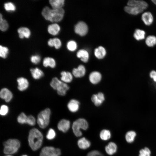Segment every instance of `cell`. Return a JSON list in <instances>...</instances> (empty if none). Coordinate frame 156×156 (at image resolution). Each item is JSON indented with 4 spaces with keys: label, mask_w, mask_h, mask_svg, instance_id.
I'll list each match as a JSON object with an SVG mask.
<instances>
[{
    "label": "cell",
    "mask_w": 156,
    "mask_h": 156,
    "mask_svg": "<svg viewBox=\"0 0 156 156\" xmlns=\"http://www.w3.org/2000/svg\"><path fill=\"white\" fill-rule=\"evenodd\" d=\"M74 29L76 34L80 36H83L87 33L88 28L87 25L85 22L80 21L75 25Z\"/></svg>",
    "instance_id": "obj_8"
},
{
    "label": "cell",
    "mask_w": 156,
    "mask_h": 156,
    "mask_svg": "<svg viewBox=\"0 0 156 156\" xmlns=\"http://www.w3.org/2000/svg\"><path fill=\"white\" fill-rule=\"evenodd\" d=\"M141 19L144 24L147 26L151 25L153 21V16L149 12H146L142 14Z\"/></svg>",
    "instance_id": "obj_13"
},
{
    "label": "cell",
    "mask_w": 156,
    "mask_h": 156,
    "mask_svg": "<svg viewBox=\"0 0 156 156\" xmlns=\"http://www.w3.org/2000/svg\"><path fill=\"white\" fill-rule=\"evenodd\" d=\"M8 53V48L1 45L0 46V56L3 58H5L7 56Z\"/></svg>",
    "instance_id": "obj_38"
},
{
    "label": "cell",
    "mask_w": 156,
    "mask_h": 156,
    "mask_svg": "<svg viewBox=\"0 0 156 156\" xmlns=\"http://www.w3.org/2000/svg\"><path fill=\"white\" fill-rule=\"evenodd\" d=\"M5 156H13L11 155H5Z\"/></svg>",
    "instance_id": "obj_47"
},
{
    "label": "cell",
    "mask_w": 156,
    "mask_h": 156,
    "mask_svg": "<svg viewBox=\"0 0 156 156\" xmlns=\"http://www.w3.org/2000/svg\"><path fill=\"white\" fill-rule=\"evenodd\" d=\"M51 110L49 108H46L41 111L38 114L37 123L39 127L44 129L48 125L51 115Z\"/></svg>",
    "instance_id": "obj_6"
},
{
    "label": "cell",
    "mask_w": 156,
    "mask_h": 156,
    "mask_svg": "<svg viewBox=\"0 0 156 156\" xmlns=\"http://www.w3.org/2000/svg\"><path fill=\"white\" fill-rule=\"evenodd\" d=\"M70 125V121L65 119L61 120L58 122L57 127L60 131L66 133L69 129Z\"/></svg>",
    "instance_id": "obj_10"
},
{
    "label": "cell",
    "mask_w": 156,
    "mask_h": 156,
    "mask_svg": "<svg viewBox=\"0 0 156 156\" xmlns=\"http://www.w3.org/2000/svg\"><path fill=\"white\" fill-rule=\"evenodd\" d=\"M61 154V150L59 148L46 146L41 149L40 156H60Z\"/></svg>",
    "instance_id": "obj_7"
},
{
    "label": "cell",
    "mask_w": 156,
    "mask_h": 156,
    "mask_svg": "<svg viewBox=\"0 0 156 156\" xmlns=\"http://www.w3.org/2000/svg\"><path fill=\"white\" fill-rule=\"evenodd\" d=\"M64 10L62 8L51 9L48 6L44 7L42 12V14L44 18L52 22L60 21L63 19Z\"/></svg>",
    "instance_id": "obj_1"
},
{
    "label": "cell",
    "mask_w": 156,
    "mask_h": 156,
    "mask_svg": "<svg viewBox=\"0 0 156 156\" xmlns=\"http://www.w3.org/2000/svg\"><path fill=\"white\" fill-rule=\"evenodd\" d=\"M77 144L80 149L85 150L90 147L91 145V143L85 137H82L78 140Z\"/></svg>",
    "instance_id": "obj_19"
},
{
    "label": "cell",
    "mask_w": 156,
    "mask_h": 156,
    "mask_svg": "<svg viewBox=\"0 0 156 156\" xmlns=\"http://www.w3.org/2000/svg\"><path fill=\"white\" fill-rule=\"evenodd\" d=\"M17 31L18 33L19 36L21 38H23L24 37L28 38L30 37L31 34L29 29L25 27H20L18 29Z\"/></svg>",
    "instance_id": "obj_21"
},
{
    "label": "cell",
    "mask_w": 156,
    "mask_h": 156,
    "mask_svg": "<svg viewBox=\"0 0 156 156\" xmlns=\"http://www.w3.org/2000/svg\"><path fill=\"white\" fill-rule=\"evenodd\" d=\"M127 5L135 7L144 10L147 8L148 4L143 0H131L128 1Z\"/></svg>",
    "instance_id": "obj_9"
},
{
    "label": "cell",
    "mask_w": 156,
    "mask_h": 156,
    "mask_svg": "<svg viewBox=\"0 0 156 156\" xmlns=\"http://www.w3.org/2000/svg\"><path fill=\"white\" fill-rule=\"evenodd\" d=\"M3 153L6 155H12L16 153L20 147V141L15 139H10L5 142Z\"/></svg>",
    "instance_id": "obj_3"
},
{
    "label": "cell",
    "mask_w": 156,
    "mask_h": 156,
    "mask_svg": "<svg viewBox=\"0 0 156 156\" xmlns=\"http://www.w3.org/2000/svg\"><path fill=\"white\" fill-rule=\"evenodd\" d=\"M146 44L150 47H152L156 44V37L153 35L147 36L145 41Z\"/></svg>",
    "instance_id": "obj_33"
},
{
    "label": "cell",
    "mask_w": 156,
    "mask_h": 156,
    "mask_svg": "<svg viewBox=\"0 0 156 156\" xmlns=\"http://www.w3.org/2000/svg\"><path fill=\"white\" fill-rule=\"evenodd\" d=\"M150 76L153 79V81L156 82V71L153 70L151 71L150 73Z\"/></svg>",
    "instance_id": "obj_45"
},
{
    "label": "cell",
    "mask_w": 156,
    "mask_h": 156,
    "mask_svg": "<svg viewBox=\"0 0 156 156\" xmlns=\"http://www.w3.org/2000/svg\"><path fill=\"white\" fill-rule=\"evenodd\" d=\"M145 31L140 29H136L134 31L133 36L135 39L139 41L144 39L145 36Z\"/></svg>",
    "instance_id": "obj_27"
},
{
    "label": "cell",
    "mask_w": 156,
    "mask_h": 156,
    "mask_svg": "<svg viewBox=\"0 0 156 156\" xmlns=\"http://www.w3.org/2000/svg\"><path fill=\"white\" fill-rule=\"evenodd\" d=\"M27 116L24 113H21L18 116L17 120L21 124H27Z\"/></svg>",
    "instance_id": "obj_35"
},
{
    "label": "cell",
    "mask_w": 156,
    "mask_h": 156,
    "mask_svg": "<svg viewBox=\"0 0 156 156\" xmlns=\"http://www.w3.org/2000/svg\"><path fill=\"white\" fill-rule=\"evenodd\" d=\"M60 28L59 25L56 23H53L48 26L47 30L48 32L53 35L57 34L60 30Z\"/></svg>",
    "instance_id": "obj_22"
},
{
    "label": "cell",
    "mask_w": 156,
    "mask_h": 156,
    "mask_svg": "<svg viewBox=\"0 0 156 156\" xmlns=\"http://www.w3.org/2000/svg\"><path fill=\"white\" fill-rule=\"evenodd\" d=\"M61 79L62 81L65 83H70L73 79V75L70 72L62 71L61 73Z\"/></svg>",
    "instance_id": "obj_25"
},
{
    "label": "cell",
    "mask_w": 156,
    "mask_h": 156,
    "mask_svg": "<svg viewBox=\"0 0 156 156\" xmlns=\"http://www.w3.org/2000/svg\"><path fill=\"white\" fill-rule=\"evenodd\" d=\"M55 136L56 133L55 130L52 128H50L48 130L46 137L47 139L52 140L55 138Z\"/></svg>",
    "instance_id": "obj_40"
},
{
    "label": "cell",
    "mask_w": 156,
    "mask_h": 156,
    "mask_svg": "<svg viewBox=\"0 0 156 156\" xmlns=\"http://www.w3.org/2000/svg\"><path fill=\"white\" fill-rule=\"evenodd\" d=\"M101 77V75L99 72L94 71L90 74L89 76V80L92 83L96 84L100 81Z\"/></svg>",
    "instance_id": "obj_15"
},
{
    "label": "cell",
    "mask_w": 156,
    "mask_h": 156,
    "mask_svg": "<svg viewBox=\"0 0 156 156\" xmlns=\"http://www.w3.org/2000/svg\"><path fill=\"white\" fill-rule=\"evenodd\" d=\"M8 27V23L5 19L3 18L2 15L0 14V29L2 31H5L7 30Z\"/></svg>",
    "instance_id": "obj_34"
},
{
    "label": "cell",
    "mask_w": 156,
    "mask_h": 156,
    "mask_svg": "<svg viewBox=\"0 0 156 156\" xmlns=\"http://www.w3.org/2000/svg\"><path fill=\"white\" fill-rule=\"evenodd\" d=\"M43 135L38 129L33 128L30 130L28 137L29 144L31 149L36 151L41 146Z\"/></svg>",
    "instance_id": "obj_2"
},
{
    "label": "cell",
    "mask_w": 156,
    "mask_h": 156,
    "mask_svg": "<svg viewBox=\"0 0 156 156\" xmlns=\"http://www.w3.org/2000/svg\"><path fill=\"white\" fill-rule=\"evenodd\" d=\"M85 73L86 69L85 67L82 65H79L77 68H74L72 70L73 75L77 78L83 77Z\"/></svg>",
    "instance_id": "obj_16"
},
{
    "label": "cell",
    "mask_w": 156,
    "mask_h": 156,
    "mask_svg": "<svg viewBox=\"0 0 156 156\" xmlns=\"http://www.w3.org/2000/svg\"><path fill=\"white\" fill-rule=\"evenodd\" d=\"M49 3L52 9H57L62 8L64 3V0H50Z\"/></svg>",
    "instance_id": "obj_29"
},
{
    "label": "cell",
    "mask_w": 156,
    "mask_h": 156,
    "mask_svg": "<svg viewBox=\"0 0 156 156\" xmlns=\"http://www.w3.org/2000/svg\"><path fill=\"white\" fill-rule=\"evenodd\" d=\"M87 156H104L99 151L97 150H93L89 152Z\"/></svg>",
    "instance_id": "obj_44"
},
{
    "label": "cell",
    "mask_w": 156,
    "mask_h": 156,
    "mask_svg": "<svg viewBox=\"0 0 156 156\" xmlns=\"http://www.w3.org/2000/svg\"><path fill=\"white\" fill-rule=\"evenodd\" d=\"M105 100L104 94L101 92H99L97 94L92 95L91 97V100L97 106L101 105Z\"/></svg>",
    "instance_id": "obj_11"
},
{
    "label": "cell",
    "mask_w": 156,
    "mask_h": 156,
    "mask_svg": "<svg viewBox=\"0 0 156 156\" xmlns=\"http://www.w3.org/2000/svg\"><path fill=\"white\" fill-rule=\"evenodd\" d=\"M50 85L54 89L57 91L58 94L61 96L65 95L69 89L66 83L60 80L56 77L53 78Z\"/></svg>",
    "instance_id": "obj_5"
},
{
    "label": "cell",
    "mask_w": 156,
    "mask_h": 156,
    "mask_svg": "<svg viewBox=\"0 0 156 156\" xmlns=\"http://www.w3.org/2000/svg\"><path fill=\"white\" fill-rule=\"evenodd\" d=\"M30 71L32 77L35 79H39L44 75L43 71L38 68H31Z\"/></svg>",
    "instance_id": "obj_26"
},
{
    "label": "cell",
    "mask_w": 156,
    "mask_h": 156,
    "mask_svg": "<svg viewBox=\"0 0 156 156\" xmlns=\"http://www.w3.org/2000/svg\"><path fill=\"white\" fill-rule=\"evenodd\" d=\"M151 1L153 3L156 5V0H152Z\"/></svg>",
    "instance_id": "obj_46"
},
{
    "label": "cell",
    "mask_w": 156,
    "mask_h": 156,
    "mask_svg": "<svg viewBox=\"0 0 156 156\" xmlns=\"http://www.w3.org/2000/svg\"><path fill=\"white\" fill-rule=\"evenodd\" d=\"M100 139L103 141H107L111 138V134L110 131L107 129H103L99 133Z\"/></svg>",
    "instance_id": "obj_31"
},
{
    "label": "cell",
    "mask_w": 156,
    "mask_h": 156,
    "mask_svg": "<svg viewBox=\"0 0 156 156\" xmlns=\"http://www.w3.org/2000/svg\"><path fill=\"white\" fill-rule=\"evenodd\" d=\"M117 150V145L113 142H110L105 147L106 153L108 155H112L115 153Z\"/></svg>",
    "instance_id": "obj_14"
},
{
    "label": "cell",
    "mask_w": 156,
    "mask_h": 156,
    "mask_svg": "<svg viewBox=\"0 0 156 156\" xmlns=\"http://www.w3.org/2000/svg\"><path fill=\"white\" fill-rule=\"evenodd\" d=\"M67 47L69 50L73 51L77 49V44L75 41L73 40H70L68 42Z\"/></svg>",
    "instance_id": "obj_37"
},
{
    "label": "cell",
    "mask_w": 156,
    "mask_h": 156,
    "mask_svg": "<svg viewBox=\"0 0 156 156\" xmlns=\"http://www.w3.org/2000/svg\"><path fill=\"white\" fill-rule=\"evenodd\" d=\"M21 156H28L26 155H22Z\"/></svg>",
    "instance_id": "obj_48"
},
{
    "label": "cell",
    "mask_w": 156,
    "mask_h": 156,
    "mask_svg": "<svg viewBox=\"0 0 156 156\" xmlns=\"http://www.w3.org/2000/svg\"><path fill=\"white\" fill-rule=\"evenodd\" d=\"M106 51L105 49L102 46H99L96 48L94 51V54L96 57L99 59L103 58L106 54Z\"/></svg>",
    "instance_id": "obj_23"
},
{
    "label": "cell",
    "mask_w": 156,
    "mask_h": 156,
    "mask_svg": "<svg viewBox=\"0 0 156 156\" xmlns=\"http://www.w3.org/2000/svg\"><path fill=\"white\" fill-rule=\"evenodd\" d=\"M136 135V132L132 130L127 131L125 135L126 141L128 143H132L134 140Z\"/></svg>",
    "instance_id": "obj_32"
},
{
    "label": "cell",
    "mask_w": 156,
    "mask_h": 156,
    "mask_svg": "<svg viewBox=\"0 0 156 156\" xmlns=\"http://www.w3.org/2000/svg\"><path fill=\"white\" fill-rule=\"evenodd\" d=\"M17 81L18 84V88L20 91H24L28 88L29 82L26 79L21 77L18 78Z\"/></svg>",
    "instance_id": "obj_18"
},
{
    "label": "cell",
    "mask_w": 156,
    "mask_h": 156,
    "mask_svg": "<svg viewBox=\"0 0 156 156\" xmlns=\"http://www.w3.org/2000/svg\"><path fill=\"white\" fill-rule=\"evenodd\" d=\"M4 8L5 10L8 11H13L16 10L15 5L12 2H8L4 4Z\"/></svg>",
    "instance_id": "obj_36"
},
{
    "label": "cell",
    "mask_w": 156,
    "mask_h": 156,
    "mask_svg": "<svg viewBox=\"0 0 156 156\" xmlns=\"http://www.w3.org/2000/svg\"><path fill=\"white\" fill-rule=\"evenodd\" d=\"M124 10L127 13L132 15H137L142 12L144 10L135 7L128 5L125 7Z\"/></svg>",
    "instance_id": "obj_17"
},
{
    "label": "cell",
    "mask_w": 156,
    "mask_h": 156,
    "mask_svg": "<svg viewBox=\"0 0 156 156\" xmlns=\"http://www.w3.org/2000/svg\"><path fill=\"white\" fill-rule=\"evenodd\" d=\"M43 64L44 66L47 67L48 66L52 68H54L56 65V62L54 59L50 57H45L43 60Z\"/></svg>",
    "instance_id": "obj_30"
},
{
    "label": "cell",
    "mask_w": 156,
    "mask_h": 156,
    "mask_svg": "<svg viewBox=\"0 0 156 156\" xmlns=\"http://www.w3.org/2000/svg\"><path fill=\"white\" fill-rule=\"evenodd\" d=\"M48 44L50 47H54L56 49H59L61 47L62 43L60 39L55 38L50 39L48 41Z\"/></svg>",
    "instance_id": "obj_28"
},
{
    "label": "cell",
    "mask_w": 156,
    "mask_h": 156,
    "mask_svg": "<svg viewBox=\"0 0 156 156\" xmlns=\"http://www.w3.org/2000/svg\"><path fill=\"white\" fill-rule=\"evenodd\" d=\"M9 111V108L7 106L3 105L1 107L0 114L1 115L4 116L6 115Z\"/></svg>",
    "instance_id": "obj_41"
},
{
    "label": "cell",
    "mask_w": 156,
    "mask_h": 156,
    "mask_svg": "<svg viewBox=\"0 0 156 156\" xmlns=\"http://www.w3.org/2000/svg\"><path fill=\"white\" fill-rule=\"evenodd\" d=\"M40 56L38 55H33L30 58L31 62L35 64L38 63L40 62Z\"/></svg>",
    "instance_id": "obj_43"
},
{
    "label": "cell",
    "mask_w": 156,
    "mask_h": 156,
    "mask_svg": "<svg viewBox=\"0 0 156 156\" xmlns=\"http://www.w3.org/2000/svg\"><path fill=\"white\" fill-rule=\"evenodd\" d=\"M0 97L4 99L7 102H9L13 97L12 92L6 88H2L0 92Z\"/></svg>",
    "instance_id": "obj_12"
},
{
    "label": "cell",
    "mask_w": 156,
    "mask_h": 156,
    "mask_svg": "<svg viewBox=\"0 0 156 156\" xmlns=\"http://www.w3.org/2000/svg\"><path fill=\"white\" fill-rule=\"evenodd\" d=\"M88 127V124L86 120L79 118L74 121L72 124V129L73 132L75 136H81L82 135L81 130H86Z\"/></svg>",
    "instance_id": "obj_4"
},
{
    "label": "cell",
    "mask_w": 156,
    "mask_h": 156,
    "mask_svg": "<svg viewBox=\"0 0 156 156\" xmlns=\"http://www.w3.org/2000/svg\"><path fill=\"white\" fill-rule=\"evenodd\" d=\"M77 56L78 58H80L81 60L84 62H87L89 58L88 52L84 49L79 50L77 52Z\"/></svg>",
    "instance_id": "obj_24"
},
{
    "label": "cell",
    "mask_w": 156,
    "mask_h": 156,
    "mask_svg": "<svg viewBox=\"0 0 156 156\" xmlns=\"http://www.w3.org/2000/svg\"><path fill=\"white\" fill-rule=\"evenodd\" d=\"M79 104V102L77 100L73 99L69 101L67 105V107L70 111L75 112L78 110Z\"/></svg>",
    "instance_id": "obj_20"
},
{
    "label": "cell",
    "mask_w": 156,
    "mask_h": 156,
    "mask_svg": "<svg viewBox=\"0 0 156 156\" xmlns=\"http://www.w3.org/2000/svg\"><path fill=\"white\" fill-rule=\"evenodd\" d=\"M151 155L150 150L148 148L145 147L140 151L139 156H151Z\"/></svg>",
    "instance_id": "obj_39"
},
{
    "label": "cell",
    "mask_w": 156,
    "mask_h": 156,
    "mask_svg": "<svg viewBox=\"0 0 156 156\" xmlns=\"http://www.w3.org/2000/svg\"><path fill=\"white\" fill-rule=\"evenodd\" d=\"M36 122V119L33 116L30 115L27 116V124L33 126L35 125Z\"/></svg>",
    "instance_id": "obj_42"
}]
</instances>
